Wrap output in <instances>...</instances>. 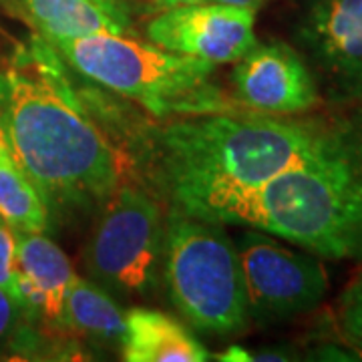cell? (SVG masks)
Listing matches in <instances>:
<instances>
[{
	"label": "cell",
	"instance_id": "1",
	"mask_svg": "<svg viewBox=\"0 0 362 362\" xmlns=\"http://www.w3.org/2000/svg\"><path fill=\"white\" fill-rule=\"evenodd\" d=\"M342 117L240 109L171 121L153 137V177L171 209L226 223L247 195L316 153Z\"/></svg>",
	"mask_w": 362,
	"mask_h": 362
},
{
	"label": "cell",
	"instance_id": "2",
	"mask_svg": "<svg viewBox=\"0 0 362 362\" xmlns=\"http://www.w3.org/2000/svg\"><path fill=\"white\" fill-rule=\"evenodd\" d=\"M0 125L8 151L51 211H85L115 194L123 157L90 121L40 35L0 66Z\"/></svg>",
	"mask_w": 362,
	"mask_h": 362
},
{
	"label": "cell",
	"instance_id": "3",
	"mask_svg": "<svg viewBox=\"0 0 362 362\" xmlns=\"http://www.w3.org/2000/svg\"><path fill=\"white\" fill-rule=\"evenodd\" d=\"M223 226H250L312 256L362 262V109L306 161L233 207Z\"/></svg>",
	"mask_w": 362,
	"mask_h": 362
},
{
	"label": "cell",
	"instance_id": "4",
	"mask_svg": "<svg viewBox=\"0 0 362 362\" xmlns=\"http://www.w3.org/2000/svg\"><path fill=\"white\" fill-rule=\"evenodd\" d=\"M83 77L139 103L151 115H202L240 111L209 81L214 66L125 35H87L51 42Z\"/></svg>",
	"mask_w": 362,
	"mask_h": 362
},
{
	"label": "cell",
	"instance_id": "5",
	"mask_svg": "<svg viewBox=\"0 0 362 362\" xmlns=\"http://www.w3.org/2000/svg\"><path fill=\"white\" fill-rule=\"evenodd\" d=\"M161 272L169 300L194 328L233 334L250 320L235 242L223 223L169 211Z\"/></svg>",
	"mask_w": 362,
	"mask_h": 362
},
{
	"label": "cell",
	"instance_id": "6",
	"mask_svg": "<svg viewBox=\"0 0 362 362\" xmlns=\"http://www.w3.org/2000/svg\"><path fill=\"white\" fill-rule=\"evenodd\" d=\"M105 206L85 250L90 280L111 296H147L157 288L163 254L159 204L145 189L125 183Z\"/></svg>",
	"mask_w": 362,
	"mask_h": 362
},
{
	"label": "cell",
	"instance_id": "7",
	"mask_svg": "<svg viewBox=\"0 0 362 362\" xmlns=\"http://www.w3.org/2000/svg\"><path fill=\"white\" fill-rule=\"evenodd\" d=\"M235 250L250 318L286 322L312 312L326 296L328 276L312 254H298L256 228L238 238Z\"/></svg>",
	"mask_w": 362,
	"mask_h": 362
},
{
	"label": "cell",
	"instance_id": "8",
	"mask_svg": "<svg viewBox=\"0 0 362 362\" xmlns=\"http://www.w3.org/2000/svg\"><path fill=\"white\" fill-rule=\"evenodd\" d=\"M292 35L324 99L362 105V0H302Z\"/></svg>",
	"mask_w": 362,
	"mask_h": 362
},
{
	"label": "cell",
	"instance_id": "9",
	"mask_svg": "<svg viewBox=\"0 0 362 362\" xmlns=\"http://www.w3.org/2000/svg\"><path fill=\"white\" fill-rule=\"evenodd\" d=\"M254 23L256 13L250 8L204 2L161 11L149 21L147 37L171 52L228 65L240 61L258 42Z\"/></svg>",
	"mask_w": 362,
	"mask_h": 362
},
{
	"label": "cell",
	"instance_id": "10",
	"mask_svg": "<svg viewBox=\"0 0 362 362\" xmlns=\"http://www.w3.org/2000/svg\"><path fill=\"white\" fill-rule=\"evenodd\" d=\"M233 65L235 99L250 111L300 115L322 103L310 66L284 40L256 42Z\"/></svg>",
	"mask_w": 362,
	"mask_h": 362
},
{
	"label": "cell",
	"instance_id": "11",
	"mask_svg": "<svg viewBox=\"0 0 362 362\" xmlns=\"http://www.w3.org/2000/svg\"><path fill=\"white\" fill-rule=\"evenodd\" d=\"M14 282L21 316L30 322L63 326V304L75 270L66 254L45 232H18Z\"/></svg>",
	"mask_w": 362,
	"mask_h": 362
},
{
	"label": "cell",
	"instance_id": "12",
	"mask_svg": "<svg viewBox=\"0 0 362 362\" xmlns=\"http://www.w3.org/2000/svg\"><path fill=\"white\" fill-rule=\"evenodd\" d=\"M127 362H204L209 352L175 318L149 308L125 312V337L121 340Z\"/></svg>",
	"mask_w": 362,
	"mask_h": 362
},
{
	"label": "cell",
	"instance_id": "13",
	"mask_svg": "<svg viewBox=\"0 0 362 362\" xmlns=\"http://www.w3.org/2000/svg\"><path fill=\"white\" fill-rule=\"evenodd\" d=\"M63 326L97 344L121 346L125 337V312H121L107 290L75 274L66 288Z\"/></svg>",
	"mask_w": 362,
	"mask_h": 362
},
{
	"label": "cell",
	"instance_id": "14",
	"mask_svg": "<svg viewBox=\"0 0 362 362\" xmlns=\"http://www.w3.org/2000/svg\"><path fill=\"white\" fill-rule=\"evenodd\" d=\"M25 14L49 42L87 35H125L127 30L89 0H18Z\"/></svg>",
	"mask_w": 362,
	"mask_h": 362
},
{
	"label": "cell",
	"instance_id": "15",
	"mask_svg": "<svg viewBox=\"0 0 362 362\" xmlns=\"http://www.w3.org/2000/svg\"><path fill=\"white\" fill-rule=\"evenodd\" d=\"M0 218L18 232H47L51 214L35 183L0 145Z\"/></svg>",
	"mask_w": 362,
	"mask_h": 362
},
{
	"label": "cell",
	"instance_id": "16",
	"mask_svg": "<svg viewBox=\"0 0 362 362\" xmlns=\"http://www.w3.org/2000/svg\"><path fill=\"white\" fill-rule=\"evenodd\" d=\"M338 324L344 338L362 352V270L350 280L338 300Z\"/></svg>",
	"mask_w": 362,
	"mask_h": 362
},
{
	"label": "cell",
	"instance_id": "17",
	"mask_svg": "<svg viewBox=\"0 0 362 362\" xmlns=\"http://www.w3.org/2000/svg\"><path fill=\"white\" fill-rule=\"evenodd\" d=\"M14 258H16V238H14V230L0 218V290H4L16 302Z\"/></svg>",
	"mask_w": 362,
	"mask_h": 362
},
{
	"label": "cell",
	"instance_id": "18",
	"mask_svg": "<svg viewBox=\"0 0 362 362\" xmlns=\"http://www.w3.org/2000/svg\"><path fill=\"white\" fill-rule=\"evenodd\" d=\"M21 320V308L4 290H0V346L13 337Z\"/></svg>",
	"mask_w": 362,
	"mask_h": 362
},
{
	"label": "cell",
	"instance_id": "19",
	"mask_svg": "<svg viewBox=\"0 0 362 362\" xmlns=\"http://www.w3.org/2000/svg\"><path fill=\"white\" fill-rule=\"evenodd\" d=\"M95 6H99L105 14H109L115 23L129 28V2L127 0H89Z\"/></svg>",
	"mask_w": 362,
	"mask_h": 362
},
{
	"label": "cell",
	"instance_id": "20",
	"mask_svg": "<svg viewBox=\"0 0 362 362\" xmlns=\"http://www.w3.org/2000/svg\"><path fill=\"white\" fill-rule=\"evenodd\" d=\"M151 6L156 8L157 13L161 11H169L175 6H189V4H204V2H211V0H149Z\"/></svg>",
	"mask_w": 362,
	"mask_h": 362
},
{
	"label": "cell",
	"instance_id": "21",
	"mask_svg": "<svg viewBox=\"0 0 362 362\" xmlns=\"http://www.w3.org/2000/svg\"><path fill=\"white\" fill-rule=\"evenodd\" d=\"M214 2H221V4H232V6H242V8H250L254 13H258L264 4H268L270 0H214Z\"/></svg>",
	"mask_w": 362,
	"mask_h": 362
}]
</instances>
